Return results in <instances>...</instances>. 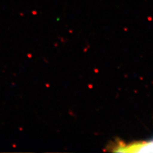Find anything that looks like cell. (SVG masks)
Listing matches in <instances>:
<instances>
[{
    "label": "cell",
    "mask_w": 153,
    "mask_h": 153,
    "mask_svg": "<svg viewBox=\"0 0 153 153\" xmlns=\"http://www.w3.org/2000/svg\"><path fill=\"white\" fill-rule=\"evenodd\" d=\"M117 152H153V138L149 141L133 143L128 146L119 144L115 147Z\"/></svg>",
    "instance_id": "1"
}]
</instances>
